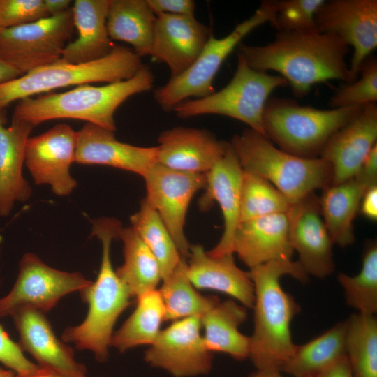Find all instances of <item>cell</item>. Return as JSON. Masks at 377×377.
<instances>
[{
	"mask_svg": "<svg viewBox=\"0 0 377 377\" xmlns=\"http://www.w3.org/2000/svg\"><path fill=\"white\" fill-rule=\"evenodd\" d=\"M249 377H284L280 371L269 369H256Z\"/></svg>",
	"mask_w": 377,
	"mask_h": 377,
	"instance_id": "obj_49",
	"label": "cell"
},
{
	"mask_svg": "<svg viewBox=\"0 0 377 377\" xmlns=\"http://www.w3.org/2000/svg\"><path fill=\"white\" fill-rule=\"evenodd\" d=\"M76 142L77 131L66 124L29 138L24 164L37 184H48L59 196L71 193L77 186L70 172L75 162Z\"/></svg>",
	"mask_w": 377,
	"mask_h": 377,
	"instance_id": "obj_15",
	"label": "cell"
},
{
	"mask_svg": "<svg viewBox=\"0 0 377 377\" xmlns=\"http://www.w3.org/2000/svg\"><path fill=\"white\" fill-rule=\"evenodd\" d=\"M359 209L367 219L372 221L377 219V185L369 188L365 191Z\"/></svg>",
	"mask_w": 377,
	"mask_h": 377,
	"instance_id": "obj_44",
	"label": "cell"
},
{
	"mask_svg": "<svg viewBox=\"0 0 377 377\" xmlns=\"http://www.w3.org/2000/svg\"><path fill=\"white\" fill-rule=\"evenodd\" d=\"M243 172L229 143L223 156L205 173V192L200 200V207L206 209L216 202L223 219L222 236L217 244L207 251L210 256L233 253V237L240 221Z\"/></svg>",
	"mask_w": 377,
	"mask_h": 377,
	"instance_id": "obj_18",
	"label": "cell"
},
{
	"mask_svg": "<svg viewBox=\"0 0 377 377\" xmlns=\"http://www.w3.org/2000/svg\"><path fill=\"white\" fill-rule=\"evenodd\" d=\"M276 4V0L263 1L250 17L238 24L227 36L221 38L210 36L194 63L155 91L157 103L168 111L188 98H200L214 93V79L225 59L254 29L267 22L273 24Z\"/></svg>",
	"mask_w": 377,
	"mask_h": 377,
	"instance_id": "obj_9",
	"label": "cell"
},
{
	"mask_svg": "<svg viewBox=\"0 0 377 377\" xmlns=\"http://www.w3.org/2000/svg\"><path fill=\"white\" fill-rule=\"evenodd\" d=\"M158 290L162 300L165 320L202 316L219 300L200 294L187 276L186 259L182 258L172 274L161 281Z\"/></svg>",
	"mask_w": 377,
	"mask_h": 377,
	"instance_id": "obj_33",
	"label": "cell"
},
{
	"mask_svg": "<svg viewBox=\"0 0 377 377\" xmlns=\"http://www.w3.org/2000/svg\"><path fill=\"white\" fill-rule=\"evenodd\" d=\"M246 318V308L234 300L216 302L200 316L207 348L212 353H226L237 360L249 357L250 338L239 330Z\"/></svg>",
	"mask_w": 377,
	"mask_h": 377,
	"instance_id": "obj_27",
	"label": "cell"
},
{
	"mask_svg": "<svg viewBox=\"0 0 377 377\" xmlns=\"http://www.w3.org/2000/svg\"><path fill=\"white\" fill-rule=\"evenodd\" d=\"M291 204L266 179L244 170L240 222L279 213H288Z\"/></svg>",
	"mask_w": 377,
	"mask_h": 377,
	"instance_id": "obj_37",
	"label": "cell"
},
{
	"mask_svg": "<svg viewBox=\"0 0 377 377\" xmlns=\"http://www.w3.org/2000/svg\"><path fill=\"white\" fill-rule=\"evenodd\" d=\"M364 106L323 110L271 98L263 110V128L266 137L281 150L302 158H318L330 138L356 119Z\"/></svg>",
	"mask_w": 377,
	"mask_h": 377,
	"instance_id": "obj_6",
	"label": "cell"
},
{
	"mask_svg": "<svg viewBox=\"0 0 377 377\" xmlns=\"http://www.w3.org/2000/svg\"><path fill=\"white\" fill-rule=\"evenodd\" d=\"M209 36L207 27L194 16L159 14L150 55L165 63L174 78L194 63Z\"/></svg>",
	"mask_w": 377,
	"mask_h": 377,
	"instance_id": "obj_19",
	"label": "cell"
},
{
	"mask_svg": "<svg viewBox=\"0 0 377 377\" xmlns=\"http://www.w3.org/2000/svg\"><path fill=\"white\" fill-rule=\"evenodd\" d=\"M360 77L340 87L331 97L329 105L332 108L350 106H364L376 103L377 101V59L369 57L362 64Z\"/></svg>",
	"mask_w": 377,
	"mask_h": 377,
	"instance_id": "obj_38",
	"label": "cell"
},
{
	"mask_svg": "<svg viewBox=\"0 0 377 377\" xmlns=\"http://www.w3.org/2000/svg\"><path fill=\"white\" fill-rule=\"evenodd\" d=\"M154 82L151 70L143 64L135 75L125 80L98 87L82 84L62 93L22 99L12 117L32 126L52 119H77L115 131L114 116L119 106L131 96L150 90Z\"/></svg>",
	"mask_w": 377,
	"mask_h": 377,
	"instance_id": "obj_4",
	"label": "cell"
},
{
	"mask_svg": "<svg viewBox=\"0 0 377 377\" xmlns=\"http://www.w3.org/2000/svg\"><path fill=\"white\" fill-rule=\"evenodd\" d=\"M118 238L123 242L124 261L115 272L131 297L156 290L161 274L154 254L131 226L122 227Z\"/></svg>",
	"mask_w": 377,
	"mask_h": 377,
	"instance_id": "obj_31",
	"label": "cell"
},
{
	"mask_svg": "<svg viewBox=\"0 0 377 377\" xmlns=\"http://www.w3.org/2000/svg\"><path fill=\"white\" fill-rule=\"evenodd\" d=\"M337 281L347 304L364 315L377 312V244L369 241L364 249L362 268L355 276L340 272Z\"/></svg>",
	"mask_w": 377,
	"mask_h": 377,
	"instance_id": "obj_36",
	"label": "cell"
},
{
	"mask_svg": "<svg viewBox=\"0 0 377 377\" xmlns=\"http://www.w3.org/2000/svg\"><path fill=\"white\" fill-rule=\"evenodd\" d=\"M158 141L157 163L196 174L207 172L229 145L207 131L182 126L163 131Z\"/></svg>",
	"mask_w": 377,
	"mask_h": 377,
	"instance_id": "obj_22",
	"label": "cell"
},
{
	"mask_svg": "<svg viewBox=\"0 0 377 377\" xmlns=\"http://www.w3.org/2000/svg\"><path fill=\"white\" fill-rule=\"evenodd\" d=\"M114 131L87 123L77 131L75 162L100 165L134 172L142 177L156 163L158 148L119 141Z\"/></svg>",
	"mask_w": 377,
	"mask_h": 377,
	"instance_id": "obj_20",
	"label": "cell"
},
{
	"mask_svg": "<svg viewBox=\"0 0 377 377\" xmlns=\"http://www.w3.org/2000/svg\"><path fill=\"white\" fill-rule=\"evenodd\" d=\"M355 176L369 187L377 185V144L371 149Z\"/></svg>",
	"mask_w": 377,
	"mask_h": 377,
	"instance_id": "obj_43",
	"label": "cell"
},
{
	"mask_svg": "<svg viewBox=\"0 0 377 377\" xmlns=\"http://www.w3.org/2000/svg\"><path fill=\"white\" fill-rule=\"evenodd\" d=\"M287 85L283 77L255 70L237 55L235 73L226 87L205 97L184 101L173 110L181 118L203 114L229 117L266 136L263 124L265 104L273 91Z\"/></svg>",
	"mask_w": 377,
	"mask_h": 377,
	"instance_id": "obj_8",
	"label": "cell"
},
{
	"mask_svg": "<svg viewBox=\"0 0 377 377\" xmlns=\"http://www.w3.org/2000/svg\"><path fill=\"white\" fill-rule=\"evenodd\" d=\"M376 140L377 105L370 103L356 119L330 138L320 154V157L331 166V185L353 177L377 144Z\"/></svg>",
	"mask_w": 377,
	"mask_h": 377,
	"instance_id": "obj_21",
	"label": "cell"
},
{
	"mask_svg": "<svg viewBox=\"0 0 377 377\" xmlns=\"http://www.w3.org/2000/svg\"><path fill=\"white\" fill-rule=\"evenodd\" d=\"M186 263L187 276L195 288L223 293L244 307L253 308V282L248 272L237 267L233 253L212 256L202 246L195 244L190 247Z\"/></svg>",
	"mask_w": 377,
	"mask_h": 377,
	"instance_id": "obj_24",
	"label": "cell"
},
{
	"mask_svg": "<svg viewBox=\"0 0 377 377\" xmlns=\"http://www.w3.org/2000/svg\"><path fill=\"white\" fill-rule=\"evenodd\" d=\"M110 0H76L71 8L77 38L65 47L61 61L80 64L102 59L116 45L109 37L107 15Z\"/></svg>",
	"mask_w": 377,
	"mask_h": 377,
	"instance_id": "obj_26",
	"label": "cell"
},
{
	"mask_svg": "<svg viewBox=\"0 0 377 377\" xmlns=\"http://www.w3.org/2000/svg\"><path fill=\"white\" fill-rule=\"evenodd\" d=\"M348 47L332 34L278 31L267 45L239 44L237 55L255 70L277 72L293 94L302 97L316 84L329 80L349 83V66L345 60Z\"/></svg>",
	"mask_w": 377,
	"mask_h": 377,
	"instance_id": "obj_1",
	"label": "cell"
},
{
	"mask_svg": "<svg viewBox=\"0 0 377 377\" xmlns=\"http://www.w3.org/2000/svg\"><path fill=\"white\" fill-rule=\"evenodd\" d=\"M229 143L243 170L268 181L291 205L332 184V168L325 160L288 154L251 128L234 135Z\"/></svg>",
	"mask_w": 377,
	"mask_h": 377,
	"instance_id": "obj_5",
	"label": "cell"
},
{
	"mask_svg": "<svg viewBox=\"0 0 377 377\" xmlns=\"http://www.w3.org/2000/svg\"><path fill=\"white\" fill-rule=\"evenodd\" d=\"M346 320L309 342L297 345L281 372L292 377H315L345 357Z\"/></svg>",
	"mask_w": 377,
	"mask_h": 377,
	"instance_id": "obj_30",
	"label": "cell"
},
{
	"mask_svg": "<svg viewBox=\"0 0 377 377\" xmlns=\"http://www.w3.org/2000/svg\"><path fill=\"white\" fill-rule=\"evenodd\" d=\"M20 334L18 345L38 366L63 377H87L85 366L74 358L73 350L59 340L43 312L20 308L10 315Z\"/></svg>",
	"mask_w": 377,
	"mask_h": 377,
	"instance_id": "obj_17",
	"label": "cell"
},
{
	"mask_svg": "<svg viewBox=\"0 0 377 377\" xmlns=\"http://www.w3.org/2000/svg\"><path fill=\"white\" fill-rule=\"evenodd\" d=\"M130 219L131 227L156 258L161 281L166 279L183 258L168 228L145 198Z\"/></svg>",
	"mask_w": 377,
	"mask_h": 377,
	"instance_id": "obj_34",
	"label": "cell"
},
{
	"mask_svg": "<svg viewBox=\"0 0 377 377\" xmlns=\"http://www.w3.org/2000/svg\"><path fill=\"white\" fill-rule=\"evenodd\" d=\"M288 213L240 222L233 237V253L249 269L273 260H292Z\"/></svg>",
	"mask_w": 377,
	"mask_h": 377,
	"instance_id": "obj_23",
	"label": "cell"
},
{
	"mask_svg": "<svg viewBox=\"0 0 377 377\" xmlns=\"http://www.w3.org/2000/svg\"><path fill=\"white\" fill-rule=\"evenodd\" d=\"M143 178L146 200L168 228L181 256L187 259L191 246L184 232L186 216L194 195L206 186L205 174L175 170L156 163Z\"/></svg>",
	"mask_w": 377,
	"mask_h": 377,
	"instance_id": "obj_12",
	"label": "cell"
},
{
	"mask_svg": "<svg viewBox=\"0 0 377 377\" xmlns=\"http://www.w3.org/2000/svg\"><path fill=\"white\" fill-rule=\"evenodd\" d=\"M248 274L254 287V326L249 357L256 369L281 371L297 346L290 325L300 306L280 281L289 275L306 282L309 276L298 261L292 260L267 262L249 269Z\"/></svg>",
	"mask_w": 377,
	"mask_h": 377,
	"instance_id": "obj_2",
	"label": "cell"
},
{
	"mask_svg": "<svg viewBox=\"0 0 377 377\" xmlns=\"http://www.w3.org/2000/svg\"><path fill=\"white\" fill-rule=\"evenodd\" d=\"M47 17L43 0H0V29L24 25Z\"/></svg>",
	"mask_w": 377,
	"mask_h": 377,
	"instance_id": "obj_40",
	"label": "cell"
},
{
	"mask_svg": "<svg viewBox=\"0 0 377 377\" xmlns=\"http://www.w3.org/2000/svg\"><path fill=\"white\" fill-rule=\"evenodd\" d=\"M22 351L0 325V362L17 374H29L37 370L39 366L30 362Z\"/></svg>",
	"mask_w": 377,
	"mask_h": 377,
	"instance_id": "obj_41",
	"label": "cell"
},
{
	"mask_svg": "<svg viewBox=\"0 0 377 377\" xmlns=\"http://www.w3.org/2000/svg\"><path fill=\"white\" fill-rule=\"evenodd\" d=\"M369 188L354 176L323 189L319 198L321 214L333 243L340 247L348 246L354 242L353 220Z\"/></svg>",
	"mask_w": 377,
	"mask_h": 377,
	"instance_id": "obj_28",
	"label": "cell"
},
{
	"mask_svg": "<svg viewBox=\"0 0 377 377\" xmlns=\"http://www.w3.org/2000/svg\"><path fill=\"white\" fill-rule=\"evenodd\" d=\"M346 355L354 377H377V319L353 314L346 320Z\"/></svg>",
	"mask_w": 377,
	"mask_h": 377,
	"instance_id": "obj_35",
	"label": "cell"
},
{
	"mask_svg": "<svg viewBox=\"0 0 377 377\" xmlns=\"http://www.w3.org/2000/svg\"><path fill=\"white\" fill-rule=\"evenodd\" d=\"M290 238L299 263L307 275L325 279L335 269L332 239L323 221L319 198L314 193L292 204L288 212Z\"/></svg>",
	"mask_w": 377,
	"mask_h": 377,
	"instance_id": "obj_16",
	"label": "cell"
},
{
	"mask_svg": "<svg viewBox=\"0 0 377 377\" xmlns=\"http://www.w3.org/2000/svg\"><path fill=\"white\" fill-rule=\"evenodd\" d=\"M74 29L71 8L24 25L0 29V59L24 75L61 59Z\"/></svg>",
	"mask_w": 377,
	"mask_h": 377,
	"instance_id": "obj_10",
	"label": "cell"
},
{
	"mask_svg": "<svg viewBox=\"0 0 377 377\" xmlns=\"http://www.w3.org/2000/svg\"><path fill=\"white\" fill-rule=\"evenodd\" d=\"M121 228V223L114 218L103 217L92 222L91 235L97 237L102 244L100 270L96 280L80 291L82 301L89 305L84 320L66 328L61 336L64 342L93 352L100 362L107 360L114 325L131 303L132 297L111 262V244L119 237Z\"/></svg>",
	"mask_w": 377,
	"mask_h": 377,
	"instance_id": "obj_3",
	"label": "cell"
},
{
	"mask_svg": "<svg viewBox=\"0 0 377 377\" xmlns=\"http://www.w3.org/2000/svg\"><path fill=\"white\" fill-rule=\"evenodd\" d=\"M142 65L133 50L117 45L108 55L96 61L72 64L59 60L0 83V110L14 101L59 88L125 80Z\"/></svg>",
	"mask_w": 377,
	"mask_h": 377,
	"instance_id": "obj_7",
	"label": "cell"
},
{
	"mask_svg": "<svg viewBox=\"0 0 377 377\" xmlns=\"http://www.w3.org/2000/svg\"><path fill=\"white\" fill-rule=\"evenodd\" d=\"M315 377H354L346 355Z\"/></svg>",
	"mask_w": 377,
	"mask_h": 377,
	"instance_id": "obj_45",
	"label": "cell"
},
{
	"mask_svg": "<svg viewBox=\"0 0 377 377\" xmlns=\"http://www.w3.org/2000/svg\"><path fill=\"white\" fill-rule=\"evenodd\" d=\"M92 281L79 272L54 269L36 255L27 253L20 261L19 273L10 292L0 299V318L20 308L47 312L64 295L80 291Z\"/></svg>",
	"mask_w": 377,
	"mask_h": 377,
	"instance_id": "obj_11",
	"label": "cell"
},
{
	"mask_svg": "<svg viewBox=\"0 0 377 377\" xmlns=\"http://www.w3.org/2000/svg\"><path fill=\"white\" fill-rule=\"evenodd\" d=\"M324 0H277L272 24L278 31L319 32L315 15Z\"/></svg>",
	"mask_w": 377,
	"mask_h": 377,
	"instance_id": "obj_39",
	"label": "cell"
},
{
	"mask_svg": "<svg viewBox=\"0 0 377 377\" xmlns=\"http://www.w3.org/2000/svg\"><path fill=\"white\" fill-rule=\"evenodd\" d=\"M315 21L320 33L337 35L353 47L349 83L355 81L362 64L377 47V1H325Z\"/></svg>",
	"mask_w": 377,
	"mask_h": 377,
	"instance_id": "obj_13",
	"label": "cell"
},
{
	"mask_svg": "<svg viewBox=\"0 0 377 377\" xmlns=\"http://www.w3.org/2000/svg\"><path fill=\"white\" fill-rule=\"evenodd\" d=\"M13 377H63L57 373L47 369L39 367V368L34 372L26 374H17Z\"/></svg>",
	"mask_w": 377,
	"mask_h": 377,
	"instance_id": "obj_48",
	"label": "cell"
},
{
	"mask_svg": "<svg viewBox=\"0 0 377 377\" xmlns=\"http://www.w3.org/2000/svg\"><path fill=\"white\" fill-rule=\"evenodd\" d=\"M21 75L20 72L0 59V83L15 79Z\"/></svg>",
	"mask_w": 377,
	"mask_h": 377,
	"instance_id": "obj_47",
	"label": "cell"
},
{
	"mask_svg": "<svg viewBox=\"0 0 377 377\" xmlns=\"http://www.w3.org/2000/svg\"><path fill=\"white\" fill-rule=\"evenodd\" d=\"M165 308L157 289L137 298V306L121 327L112 334L110 346L124 352L141 345H151L165 320Z\"/></svg>",
	"mask_w": 377,
	"mask_h": 377,
	"instance_id": "obj_32",
	"label": "cell"
},
{
	"mask_svg": "<svg viewBox=\"0 0 377 377\" xmlns=\"http://www.w3.org/2000/svg\"><path fill=\"white\" fill-rule=\"evenodd\" d=\"M13 371L0 367V377H13Z\"/></svg>",
	"mask_w": 377,
	"mask_h": 377,
	"instance_id": "obj_50",
	"label": "cell"
},
{
	"mask_svg": "<svg viewBox=\"0 0 377 377\" xmlns=\"http://www.w3.org/2000/svg\"><path fill=\"white\" fill-rule=\"evenodd\" d=\"M5 110H0V216H6L15 202L27 200L31 193L22 175L25 148L34 126L12 117L6 126Z\"/></svg>",
	"mask_w": 377,
	"mask_h": 377,
	"instance_id": "obj_25",
	"label": "cell"
},
{
	"mask_svg": "<svg viewBox=\"0 0 377 377\" xmlns=\"http://www.w3.org/2000/svg\"><path fill=\"white\" fill-rule=\"evenodd\" d=\"M156 19L147 0H110L106 22L109 37L131 45L139 57L150 55Z\"/></svg>",
	"mask_w": 377,
	"mask_h": 377,
	"instance_id": "obj_29",
	"label": "cell"
},
{
	"mask_svg": "<svg viewBox=\"0 0 377 377\" xmlns=\"http://www.w3.org/2000/svg\"><path fill=\"white\" fill-rule=\"evenodd\" d=\"M147 1L156 15L166 14L194 16L195 4L191 0H147Z\"/></svg>",
	"mask_w": 377,
	"mask_h": 377,
	"instance_id": "obj_42",
	"label": "cell"
},
{
	"mask_svg": "<svg viewBox=\"0 0 377 377\" xmlns=\"http://www.w3.org/2000/svg\"><path fill=\"white\" fill-rule=\"evenodd\" d=\"M46 13L49 16L59 15L70 9L69 0H43Z\"/></svg>",
	"mask_w": 377,
	"mask_h": 377,
	"instance_id": "obj_46",
	"label": "cell"
},
{
	"mask_svg": "<svg viewBox=\"0 0 377 377\" xmlns=\"http://www.w3.org/2000/svg\"><path fill=\"white\" fill-rule=\"evenodd\" d=\"M200 316L174 321L161 330L145 353L151 367L165 370L174 377H191L208 374L213 355L201 334Z\"/></svg>",
	"mask_w": 377,
	"mask_h": 377,
	"instance_id": "obj_14",
	"label": "cell"
}]
</instances>
